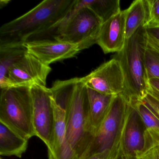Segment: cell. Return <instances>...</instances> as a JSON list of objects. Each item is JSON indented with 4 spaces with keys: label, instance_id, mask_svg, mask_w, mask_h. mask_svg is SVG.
I'll use <instances>...</instances> for the list:
<instances>
[{
    "label": "cell",
    "instance_id": "obj_15",
    "mask_svg": "<svg viewBox=\"0 0 159 159\" xmlns=\"http://www.w3.org/2000/svg\"><path fill=\"white\" fill-rule=\"evenodd\" d=\"M87 90L90 122L94 134L106 117L115 95L101 93L87 86Z\"/></svg>",
    "mask_w": 159,
    "mask_h": 159
},
{
    "label": "cell",
    "instance_id": "obj_31",
    "mask_svg": "<svg viewBox=\"0 0 159 159\" xmlns=\"http://www.w3.org/2000/svg\"><path fill=\"white\" fill-rule=\"evenodd\" d=\"M120 159H121V156L120 158Z\"/></svg>",
    "mask_w": 159,
    "mask_h": 159
},
{
    "label": "cell",
    "instance_id": "obj_24",
    "mask_svg": "<svg viewBox=\"0 0 159 159\" xmlns=\"http://www.w3.org/2000/svg\"><path fill=\"white\" fill-rule=\"evenodd\" d=\"M135 159H159V146L149 149L145 152L135 155Z\"/></svg>",
    "mask_w": 159,
    "mask_h": 159
},
{
    "label": "cell",
    "instance_id": "obj_1",
    "mask_svg": "<svg viewBox=\"0 0 159 159\" xmlns=\"http://www.w3.org/2000/svg\"><path fill=\"white\" fill-rule=\"evenodd\" d=\"M51 90L53 99L66 112L68 142L78 159H82L94 135L87 86L81 78H75L56 81Z\"/></svg>",
    "mask_w": 159,
    "mask_h": 159
},
{
    "label": "cell",
    "instance_id": "obj_22",
    "mask_svg": "<svg viewBox=\"0 0 159 159\" xmlns=\"http://www.w3.org/2000/svg\"><path fill=\"white\" fill-rule=\"evenodd\" d=\"M149 17L145 28L159 27V0H148Z\"/></svg>",
    "mask_w": 159,
    "mask_h": 159
},
{
    "label": "cell",
    "instance_id": "obj_16",
    "mask_svg": "<svg viewBox=\"0 0 159 159\" xmlns=\"http://www.w3.org/2000/svg\"><path fill=\"white\" fill-rule=\"evenodd\" d=\"M28 140L0 122V154L21 158L27 149Z\"/></svg>",
    "mask_w": 159,
    "mask_h": 159
},
{
    "label": "cell",
    "instance_id": "obj_11",
    "mask_svg": "<svg viewBox=\"0 0 159 159\" xmlns=\"http://www.w3.org/2000/svg\"><path fill=\"white\" fill-rule=\"evenodd\" d=\"M24 45L29 53L48 66L74 57L80 51L78 45L58 41L27 43Z\"/></svg>",
    "mask_w": 159,
    "mask_h": 159
},
{
    "label": "cell",
    "instance_id": "obj_5",
    "mask_svg": "<svg viewBox=\"0 0 159 159\" xmlns=\"http://www.w3.org/2000/svg\"><path fill=\"white\" fill-rule=\"evenodd\" d=\"M1 90L0 122L28 140L36 136L31 87L13 86Z\"/></svg>",
    "mask_w": 159,
    "mask_h": 159
},
{
    "label": "cell",
    "instance_id": "obj_2",
    "mask_svg": "<svg viewBox=\"0 0 159 159\" xmlns=\"http://www.w3.org/2000/svg\"><path fill=\"white\" fill-rule=\"evenodd\" d=\"M76 0H44L22 16L0 28V46L24 45L34 35L47 31L62 21Z\"/></svg>",
    "mask_w": 159,
    "mask_h": 159
},
{
    "label": "cell",
    "instance_id": "obj_12",
    "mask_svg": "<svg viewBox=\"0 0 159 159\" xmlns=\"http://www.w3.org/2000/svg\"><path fill=\"white\" fill-rule=\"evenodd\" d=\"M54 111L52 145L48 151L49 159H78L67 141L65 110L52 97Z\"/></svg>",
    "mask_w": 159,
    "mask_h": 159
},
{
    "label": "cell",
    "instance_id": "obj_26",
    "mask_svg": "<svg viewBox=\"0 0 159 159\" xmlns=\"http://www.w3.org/2000/svg\"><path fill=\"white\" fill-rule=\"evenodd\" d=\"M148 84L150 87L159 93V80L152 79L148 80Z\"/></svg>",
    "mask_w": 159,
    "mask_h": 159
},
{
    "label": "cell",
    "instance_id": "obj_28",
    "mask_svg": "<svg viewBox=\"0 0 159 159\" xmlns=\"http://www.w3.org/2000/svg\"><path fill=\"white\" fill-rule=\"evenodd\" d=\"M9 2H10V1H6V0L2 1V0H1L0 1V8L2 9L3 7H5L9 3Z\"/></svg>",
    "mask_w": 159,
    "mask_h": 159
},
{
    "label": "cell",
    "instance_id": "obj_6",
    "mask_svg": "<svg viewBox=\"0 0 159 159\" xmlns=\"http://www.w3.org/2000/svg\"><path fill=\"white\" fill-rule=\"evenodd\" d=\"M129 104V100L123 94L114 96L106 117L95 133L92 142L82 159H86L95 154L111 149Z\"/></svg>",
    "mask_w": 159,
    "mask_h": 159
},
{
    "label": "cell",
    "instance_id": "obj_7",
    "mask_svg": "<svg viewBox=\"0 0 159 159\" xmlns=\"http://www.w3.org/2000/svg\"><path fill=\"white\" fill-rule=\"evenodd\" d=\"M33 102V127L36 136L50 149L52 145L54 130V111L51 88L35 85L31 87Z\"/></svg>",
    "mask_w": 159,
    "mask_h": 159
},
{
    "label": "cell",
    "instance_id": "obj_13",
    "mask_svg": "<svg viewBox=\"0 0 159 159\" xmlns=\"http://www.w3.org/2000/svg\"><path fill=\"white\" fill-rule=\"evenodd\" d=\"M130 111L126 124L123 144L122 155L135 157L144 147V126L141 118L130 104Z\"/></svg>",
    "mask_w": 159,
    "mask_h": 159
},
{
    "label": "cell",
    "instance_id": "obj_14",
    "mask_svg": "<svg viewBox=\"0 0 159 159\" xmlns=\"http://www.w3.org/2000/svg\"><path fill=\"white\" fill-rule=\"evenodd\" d=\"M129 102L139 114L144 126V147L143 151L137 153L140 154L149 149L159 146V120L142 100Z\"/></svg>",
    "mask_w": 159,
    "mask_h": 159
},
{
    "label": "cell",
    "instance_id": "obj_18",
    "mask_svg": "<svg viewBox=\"0 0 159 159\" xmlns=\"http://www.w3.org/2000/svg\"><path fill=\"white\" fill-rule=\"evenodd\" d=\"M27 52V50L24 45L0 46L1 89L7 88V75L10 69Z\"/></svg>",
    "mask_w": 159,
    "mask_h": 159
},
{
    "label": "cell",
    "instance_id": "obj_4",
    "mask_svg": "<svg viewBox=\"0 0 159 159\" xmlns=\"http://www.w3.org/2000/svg\"><path fill=\"white\" fill-rule=\"evenodd\" d=\"M148 35L144 26L126 40L123 50L114 57L119 60L125 77L123 94L129 101L141 100L149 87L146 73L145 54Z\"/></svg>",
    "mask_w": 159,
    "mask_h": 159
},
{
    "label": "cell",
    "instance_id": "obj_23",
    "mask_svg": "<svg viewBox=\"0 0 159 159\" xmlns=\"http://www.w3.org/2000/svg\"><path fill=\"white\" fill-rule=\"evenodd\" d=\"M122 151L111 149L97 153L90 156L86 159H114L116 157L121 156Z\"/></svg>",
    "mask_w": 159,
    "mask_h": 159
},
{
    "label": "cell",
    "instance_id": "obj_21",
    "mask_svg": "<svg viewBox=\"0 0 159 159\" xmlns=\"http://www.w3.org/2000/svg\"><path fill=\"white\" fill-rule=\"evenodd\" d=\"M141 100L159 120V93L149 86L147 94Z\"/></svg>",
    "mask_w": 159,
    "mask_h": 159
},
{
    "label": "cell",
    "instance_id": "obj_3",
    "mask_svg": "<svg viewBox=\"0 0 159 159\" xmlns=\"http://www.w3.org/2000/svg\"><path fill=\"white\" fill-rule=\"evenodd\" d=\"M102 20L87 7H81L77 0L66 16L51 29L38 37L39 41H58L78 45L80 51L97 44Z\"/></svg>",
    "mask_w": 159,
    "mask_h": 159
},
{
    "label": "cell",
    "instance_id": "obj_30",
    "mask_svg": "<svg viewBox=\"0 0 159 159\" xmlns=\"http://www.w3.org/2000/svg\"><path fill=\"white\" fill-rule=\"evenodd\" d=\"M121 156H120V157H116V158H114V159H120V158Z\"/></svg>",
    "mask_w": 159,
    "mask_h": 159
},
{
    "label": "cell",
    "instance_id": "obj_10",
    "mask_svg": "<svg viewBox=\"0 0 159 159\" xmlns=\"http://www.w3.org/2000/svg\"><path fill=\"white\" fill-rule=\"evenodd\" d=\"M126 10L104 22L101 26L97 44L105 54L121 51L126 42Z\"/></svg>",
    "mask_w": 159,
    "mask_h": 159
},
{
    "label": "cell",
    "instance_id": "obj_17",
    "mask_svg": "<svg viewBox=\"0 0 159 159\" xmlns=\"http://www.w3.org/2000/svg\"><path fill=\"white\" fill-rule=\"evenodd\" d=\"M149 17L148 0H136L126 9V39H130L141 26H145Z\"/></svg>",
    "mask_w": 159,
    "mask_h": 159
},
{
    "label": "cell",
    "instance_id": "obj_8",
    "mask_svg": "<svg viewBox=\"0 0 159 159\" xmlns=\"http://www.w3.org/2000/svg\"><path fill=\"white\" fill-rule=\"evenodd\" d=\"M81 80L87 87L105 94L116 95L125 90L123 70L120 61L114 57Z\"/></svg>",
    "mask_w": 159,
    "mask_h": 159
},
{
    "label": "cell",
    "instance_id": "obj_20",
    "mask_svg": "<svg viewBox=\"0 0 159 159\" xmlns=\"http://www.w3.org/2000/svg\"><path fill=\"white\" fill-rule=\"evenodd\" d=\"M145 63L148 80H159V51L148 43L145 51Z\"/></svg>",
    "mask_w": 159,
    "mask_h": 159
},
{
    "label": "cell",
    "instance_id": "obj_9",
    "mask_svg": "<svg viewBox=\"0 0 159 159\" xmlns=\"http://www.w3.org/2000/svg\"><path fill=\"white\" fill-rule=\"evenodd\" d=\"M52 70L28 52L11 67L7 75V88L13 86L46 87V80Z\"/></svg>",
    "mask_w": 159,
    "mask_h": 159
},
{
    "label": "cell",
    "instance_id": "obj_29",
    "mask_svg": "<svg viewBox=\"0 0 159 159\" xmlns=\"http://www.w3.org/2000/svg\"><path fill=\"white\" fill-rule=\"evenodd\" d=\"M122 159H135V157H126L125 156H123L122 154L121 155Z\"/></svg>",
    "mask_w": 159,
    "mask_h": 159
},
{
    "label": "cell",
    "instance_id": "obj_25",
    "mask_svg": "<svg viewBox=\"0 0 159 159\" xmlns=\"http://www.w3.org/2000/svg\"><path fill=\"white\" fill-rule=\"evenodd\" d=\"M146 30L149 36L159 42V27L147 28Z\"/></svg>",
    "mask_w": 159,
    "mask_h": 159
},
{
    "label": "cell",
    "instance_id": "obj_19",
    "mask_svg": "<svg viewBox=\"0 0 159 159\" xmlns=\"http://www.w3.org/2000/svg\"><path fill=\"white\" fill-rule=\"evenodd\" d=\"M81 7H87L92 10L103 23L121 11L120 0H77Z\"/></svg>",
    "mask_w": 159,
    "mask_h": 159
},
{
    "label": "cell",
    "instance_id": "obj_27",
    "mask_svg": "<svg viewBox=\"0 0 159 159\" xmlns=\"http://www.w3.org/2000/svg\"><path fill=\"white\" fill-rule=\"evenodd\" d=\"M148 43L150 44L152 46L159 51V42L157 41L148 35Z\"/></svg>",
    "mask_w": 159,
    "mask_h": 159
}]
</instances>
